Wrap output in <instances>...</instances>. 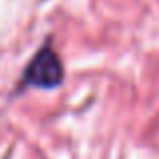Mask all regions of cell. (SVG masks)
<instances>
[{
	"instance_id": "1",
	"label": "cell",
	"mask_w": 159,
	"mask_h": 159,
	"mask_svg": "<svg viewBox=\"0 0 159 159\" xmlns=\"http://www.w3.org/2000/svg\"><path fill=\"white\" fill-rule=\"evenodd\" d=\"M62 77H65V70H62L58 54L51 47H43L24 69L22 81L36 89H52L62 83Z\"/></svg>"
}]
</instances>
